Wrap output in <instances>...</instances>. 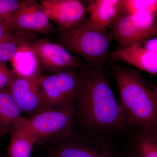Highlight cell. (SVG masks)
Wrapping results in <instances>:
<instances>
[{
  "label": "cell",
  "instance_id": "obj_21",
  "mask_svg": "<svg viewBox=\"0 0 157 157\" xmlns=\"http://www.w3.org/2000/svg\"><path fill=\"white\" fill-rule=\"evenodd\" d=\"M16 76L6 63H0V90L7 89Z\"/></svg>",
  "mask_w": 157,
  "mask_h": 157
},
{
  "label": "cell",
  "instance_id": "obj_4",
  "mask_svg": "<svg viewBox=\"0 0 157 157\" xmlns=\"http://www.w3.org/2000/svg\"><path fill=\"white\" fill-rule=\"evenodd\" d=\"M52 157H117L110 137L94 132H73L58 140Z\"/></svg>",
  "mask_w": 157,
  "mask_h": 157
},
{
  "label": "cell",
  "instance_id": "obj_19",
  "mask_svg": "<svg viewBox=\"0 0 157 157\" xmlns=\"http://www.w3.org/2000/svg\"><path fill=\"white\" fill-rule=\"evenodd\" d=\"M157 11L156 0H120L117 17L142 12L157 13Z\"/></svg>",
  "mask_w": 157,
  "mask_h": 157
},
{
  "label": "cell",
  "instance_id": "obj_20",
  "mask_svg": "<svg viewBox=\"0 0 157 157\" xmlns=\"http://www.w3.org/2000/svg\"><path fill=\"white\" fill-rule=\"evenodd\" d=\"M21 2L17 0H0V23L9 28L11 18Z\"/></svg>",
  "mask_w": 157,
  "mask_h": 157
},
{
  "label": "cell",
  "instance_id": "obj_3",
  "mask_svg": "<svg viewBox=\"0 0 157 157\" xmlns=\"http://www.w3.org/2000/svg\"><path fill=\"white\" fill-rule=\"evenodd\" d=\"M57 42L82 57L93 69L104 71L113 36L107 28L86 19L78 25L58 31Z\"/></svg>",
  "mask_w": 157,
  "mask_h": 157
},
{
  "label": "cell",
  "instance_id": "obj_5",
  "mask_svg": "<svg viewBox=\"0 0 157 157\" xmlns=\"http://www.w3.org/2000/svg\"><path fill=\"white\" fill-rule=\"evenodd\" d=\"M76 119L75 100L56 108L44 109L28 119L29 125L38 142L55 139L59 140L73 132Z\"/></svg>",
  "mask_w": 157,
  "mask_h": 157
},
{
  "label": "cell",
  "instance_id": "obj_2",
  "mask_svg": "<svg viewBox=\"0 0 157 157\" xmlns=\"http://www.w3.org/2000/svg\"><path fill=\"white\" fill-rule=\"evenodd\" d=\"M110 65L128 131H157L156 89L150 87L143 77L134 70L118 66L113 61Z\"/></svg>",
  "mask_w": 157,
  "mask_h": 157
},
{
  "label": "cell",
  "instance_id": "obj_6",
  "mask_svg": "<svg viewBox=\"0 0 157 157\" xmlns=\"http://www.w3.org/2000/svg\"><path fill=\"white\" fill-rule=\"evenodd\" d=\"M156 14L142 12L118 16L110 26L118 49L157 36Z\"/></svg>",
  "mask_w": 157,
  "mask_h": 157
},
{
  "label": "cell",
  "instance_id": "obj_7",
  "mask_svg": "<svg viewBox=\"0 0 157 157\" xmlns=\"http://www.w3.org/2000/svg\"><path fill=\"white\" fill-rule=\"evenodd\" d=\"M84 69L49 73L40 79L44 109L59 107L76 100Z\"/></svg>",
  "mask_w": 157,
  "mask_h": 157
},
{
  "label": "cell",
  "instance_id": "obj_12",
  "mask_svg": "<svg viewBox=\"0 0 157 157\" xmlns=\"http://www.w3.org/2000/svg\"><path fill=\"white\" fill-rule=\"evenodd\" d=\"M112 61H121L152 75L157 73V54L147 50L142 42L109 52Z\"/></svg>",
  "mask_w": 157,
  "mask_h": 157
},
{
  "label": "cell",
  "instance_id": "obj_13",
  "mask_svg": "<svg viewBox=\"0 0 157 157\" xmlns=\"http://www.w3.org/2000/svg\"><path fill=\"white\" fill-rule=\"evenodd\" d=\"M38 142L27 119L21 117L11 127L7 157H31L34 145Z\"/></svg>",
  "mask_w": 157,
  "mask_h": 157
},
{
  "label": "cell",
  "instance_id": "obj_1",
  "mask_svg": "<svg viewBox=\"0 0 157 157\" xmlns=\"http://www.w3.org/2000/svg\"><path fill=\"white\" fill-rule=\"evenodd\" d=\"M75 107L81 131L109 137L126 134L125 118L104 71L83 70Z\"/></svg>",
  "mask_w": 157,
  "mask_h": 157
},
{
  "label": "cell",
  "instance_id": "obj_25",
  "mask_svg": "<svg viewBox=\"0 0 157 157\" xmlns=\"http://www.w3.org/2000/svg\"><path fill=\"white\" fill-rule=\"evenodd\" d=\"M0 157H3L1 156H0Z\"/></svg>",
  "mask_w": 157,
  "mask_h": 157
},
{
  "label": "cell",
  "instance_id": "obj_17",
  "mask_svg": "<svg viewBox=\"0 0 157 157\" xmlns=\"http://www.w3.org/2000/svg\"><path fill=\"white\" fill-rule=\"evenodd\" d=\"M21 113L8 90H0V137L11 130Z\"/></svg>",
  "mask_w": 157,
  "mask_h": 157
},
{
  "label": "cell",
  "instance_id": "obj_24",
  "mask_svg": "<svg viewBox=\"0 0 157 157\" xmlns=\"http://www.w3.org/2000/svg\"><path fill=\"white\" fill-rule=\"evenodd\" d=\"M121 157H132L128 153L124 155H123Z\"/></svg>",
  "mask_w": 157,
  "mask_h": 157
},
{
  "label": "cell",
  "instance_id": "obj_10",
  "mask_svg": "<svg viewBox=\"0 0 157 157\" xmlns=\"http://www.w3.org/2000/svg\"><path fill=\"white\" fill-rule=\"evenodd\" d=\"M39 4L49 20L56 25L58 31L73 28L87 17L85 5L78 0H41Z\"/></svg>",
  "mask_w": 157,
  "mask_h": 157
},
{
  "label": "cell",
  "instance_id": "obj_9",
  "mask_svg": "<svg viewBox=\"0 0 157 157\" xmlns=\"http://www.w3.org/2000/svg\"><path fill=\"white\" fill-rule=\"evenodd\" d=\"M9 28L14 32L45 35L53 31L50 20L41 9L39 2L34 0L21 1Z\"/></svg>",
  "mask_w": 157,
  "mask_h": 157
},
{
  "label": "cell",
  "instance_id": "obj_11",
  "mask_svg": "<svg viewBox=\"0 0 157 157\" xmlns=\"http://www.w3.org/2000/svg\"><path fill=\"white\" fill-rule=\"evenodd\" d=\"M41 73L31 77L16 76L8 90L21 113L36 114L44 109Z\"/></svg>",
  "mask_w": 157,
  "mask_h": 157
},
{
  "label": "cell",
  "instance_id": "obj_8",
  "mask_svg": "<svg viewBox=\"0 0 157 157\" xmlns=\"http://www.w3.org/2000/svg\"><path fill=\"white\" fill-rule=\"evenodd\" d=\"M39 70L48 73L85 69V66L67 49L57 42L45 39L35 40L29 47Z\"/></svg>",
  "mask_w": 157,
  "mask_h": 157
},
{
  "label": "cell",
  "instance_id": "obj_18",
  "mask_svg": "<svg viewBox=\"0 0 157 157\" xmlns=\"http://www.w3.org/2000/svg\"><path fill=\"white\" fill-rule=\"evenodd\" d=\"M11 62L17 76L31 77L41 73L29 48L17 53Z\"/></svg>",
  "mask_w": 157,
  "mask_h": 157
},
{
  "label": "cell",
  "instance_id": "obj_14",
  "mask_svg": "<svg viewBox=\"0 0 157 157\" xmlns=\"http://www.w3.org/2000/svg\"><path fill=\"white\" fill-rule=\"evenodd\" d=\"M128 153L132 157H157V131H128Z\"/></svg>",
  "mask_w": 157,
  "mask_h": 157
},
{
  "label": "cell",
  "instance_id": "obj_16",
  "mask_svg": "<svg viewBox=\"0 0 157 157\" xmlns=\"http://www.w3.org/2000/svg\"><path fill=\"white\" fill-rule=\"evenodd\" d=\"M36 34L14 32L0 39V63L11 61L18 52L29 48Z\"/></svg>",
  "mask_w": 157,
  "mask_h": 157
},
{
  "label": "cell",
  "instance_id": "obj_22",
  "mask_svg": "<svg viewBox=\"0 0 157 157\" xmlns=\"http://www.w3.org/2000/svg\"><path fill=\"white\" fill-rule=\"evenodd\" d=\"M142 44L147 50L157 54V36L142 41Z\"/></svg>",
  "mask_w": 157,
  "mask_h": 157
},
{
  "label": "cell",
  "instance_id": "obj_23",
  "mask_svg": "<svg viewBox=\"0 0 157 157\" xmlns=\"http://www.w3.org/2000/svg\"><path fill=\"white\" fill-rule=\"evenodd\" d=\"M14 32V31L11 30L9 28L0 23V39Z\"/></svg>",
  "mask_w": 157,
  "mask_h": 157
},
{
  "label": "cell",
  "instance_id": "obj_15",
  "mask_svg": "<svg viewBox=\"0 0 157 157\" xmlns=\"http://www.w3.org/2000/svg\"><path fill=\"white\" fill-rule=\"evenodd\" d=\"M120 0H91L86 6L88 19L104 27L110 26L117 17Z\"/></svg>",
  "mask_w": 157,
  "mask_h": 157
}]
</instances>
